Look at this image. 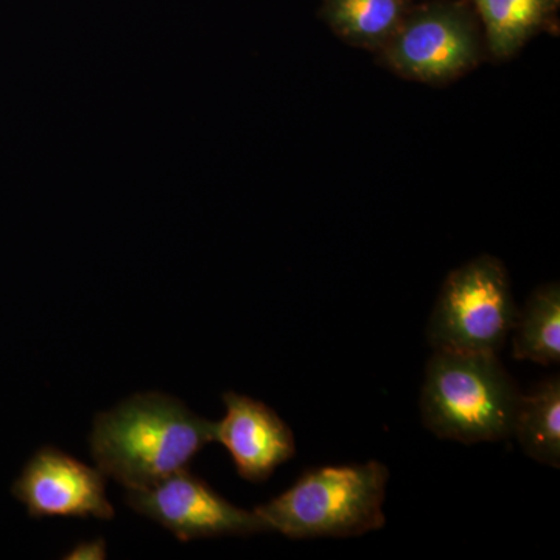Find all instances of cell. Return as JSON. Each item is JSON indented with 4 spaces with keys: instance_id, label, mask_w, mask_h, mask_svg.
Returning a JSON list of instances; mask_svg holds the SVG:
<instances>
[{
    "instance_id": "1",
    "label": "cell",
    "mask_w": 560,
    "mask_h": 560,
    "mask_svg": "<svg viewBox=\"0 0 560 560\" xmlns=\"http://www.w3.org/2000/svg\"><path fill=\"white\" fill-rule=\"evenodd\" d=\"M217 422L161 393L135 394L95 416L90 447L98 469L127 489L156 485L187 469L215 442Z\"/></svg>"
},
{
    "instance_id": "2",
    "label": "cell",
    "mask_w": 560,
    "mask_h": 560,
    "mask_svg": "<svg viewBox=\"0 0 560 560\" xmlns=\"http://www.w3.org/2000/svg\"><path fill=\"white\" fill-rule=\"evenodd\" d=\"M522 396L499 357L434 350L420 393V416L441 440H510Z\"/></svg>"
},
{
    "instance_id": "3",
    "label": "cell",
    "mask_w": 560,
    "mask_h": 560,
    "mask_svg": "<svg viewBox=\"0 0 560 560\" xmlns=\"http://www.w3.org/2000/svg\"><path fill=\"white\" fill-rule=\"evenodd\" d=\"M388 481V467L378 460L316 467L254 511L268 533L291 540L363 536L385 526Z\"/></svg>"
},
{
    "instance_id": "4",
    "label": "cell",
    "mask_w": 560,
    "mask_h": 560,
    "mask_svg": "<svg viewBox=\"0 0 560 560\" xmlns=\"http://www.w3.org/2000/svg\"><path fill=\"white\" fill-rule=\"evenodd\" d=\"M517 315L506 267L482 254L453 270L442 283L430 316L431 348L497 355Z\"/></svg>"
},
{
    "instance_id": "5",
    "label": "cell",
    "mask_w": 560,
    "mask_h": 560,
    "mask_svg": "<svg viewBox=\"0 0 560 560\" xmlns=\"http://www.w3.org/2000/svg\"><path fill=\"white\" fill-rule=\"evenodd\" d=\"M485 35L470 2L430 0L412 5L378 55L401 79L425 84L452 83L478 68Z\"/></svg>"
},
{
    "instance_id": "6",
    "label": "cell",
    "mask_w": 560,
    "mask_h": 560,
    "mask_svg": "<svg viewBox=\"0 0 560 560\" xmlns=\"http://www.w3.org/2000/svg\"><path fill=\"white\" fill-rule=\"evenodd\" d=\"M125 501L180 541L268 533L256 511L235 506L189 469L149 488L127 489Z\"/></svg>"
},
{
    "instance_id": "7",
    "label": "cell",
    "mask_w": 560,
    "mask_h": 560,
    "mask_svg": "<svg viewBox=\"0 0 560 560\" xmlns=\"http://www.w3.org/2000/svg\"><path fill=\"white\" fill-rule=\"evenodd\" d=\"M11 493L32 518L113 521L116 515L106 499V475L60 448H39L18 475Z\"/></svg>"
},
{
    "instance_id": "8",
    "label": "cell",
    "mask_w": 560,
    "mask_h": 560,
    "mask_svg": "<svg viewBox=\"0 0 560 560\" xmlns=\"http://www.w3.org/2000/svg\"><path fill=\"white\" fill-rule=\"evenodd\" d=\"M226 415L217 422L215 442L224 445L243 480L264 482L296 455L290 427L264 401L228 390Z\"/></svg>"
},
{
    "instance_id": "9",
    "label": "cell",
    "mask_w": 560,
    "mask_h": 560,
    "mask_svg": "<svg viewBox=\"0 0 560 560\" xmlns=\"http://www.w3.org/2000/svg\"><path fill=\"white\" fill-rule=\"evenodd\" d=\"M485 35L486 51L497 60L518 54L541 32L558 27L560 0H469Z\"/></svg>"
},
{
    "instance_id": "10",
    "label": "cell",
    "mask_w": 560,
    "mask_h": 560,
    "mask_svg": "<svg viewBox=\"0 0 560 560\" xmlns=\"http://www.w3.org/2000/svg\"><path fill=\"white\" fill-rule=\"evenodd\" d=\"M411 7V0H323L319 18L345 43L378 54Z\"/></svg>"
},
{
    "instance_id": "11",
    "label": "cell",
    "mask_w": 560,
    "mask_h": 560,
    "mask_svg": "<svg viewBox=\"0 0 560 560\" xmlns=\"http://www.w3.org/2000/svg\"><path fill=\"white\" fill-rule=\"evenodd\" d=\"M529 458L560 467V377L551 375L523 394L514 433Z\"/></svg>"
},
{
    "instance_id": "12",
    "label": "cell",
    "mask_w": 560,
    "mask_h": 560,
    "mask_svg": "<svg viewBox=\"0 0 560 560\" xmlns=\"http://www.w3.org/2000/svg\"><path fill=\"white\" fill-rule=\"evenodd\" d=\"M512 357L539 364L560 361V287L559 282L545 283L518 311L514 324Z\"/></svg>"
},
{
    "instance_id": "13",
    "label": "cell",
    "mask_w": 560,
    "mask_h": 560,
    "mask_svg": "<svg viewBox=\"0 0 560 560\" xmlns=\"http://www.w3.org/2000/svg\"><path fill=\"white\" fill-rule=\"evenodd\" d=\"M68 560H102L106 559V541L105 539H95L88 541H79L65 556Z\"/></svg>"
}]
</instances>
